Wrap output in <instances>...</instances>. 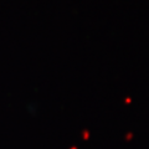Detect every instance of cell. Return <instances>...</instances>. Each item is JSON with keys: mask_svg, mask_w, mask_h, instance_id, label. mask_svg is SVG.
I'll use <instances>...</instances> for the list:
<instances>
[]
</instances>
